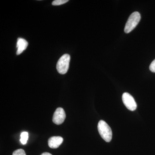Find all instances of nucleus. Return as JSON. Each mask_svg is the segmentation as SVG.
<instances>
[{"mask_svg":"<svg viewBox=\"0 0 155 155\" xmlns=\"http://www.w3.org/2000/svg\"><path fill=\"white\" fill-rule=\"evenodd\" d=\"M97 128L102 138L107 142H110L112 140L113 133L109 125L105 121L100 120L98 124Z\"/></svg>","mask_w":155,"mask_h":155,"instance_id":"obj_1","label":"nucleus"},{"mask_svg":"<svg viewBox=\"0 0 155 155\" xmlns=\"http://www.w3.org/2000/svg\"><path fill=\"white\" fill-rule=\"evenodd\" d=\"M141 19L140 14L138 12H134L130 15L125 24L124 31L125 33L131 32L138 25Z\"/></svg>","mask_w":155,"mask_h":155,"instance_id":"obj_2","label":"nucleus"},{"mask_svg":"<svg viewBox=\"0 0 155 155\" xmlns=\"http://www.w3.org/2000/svg\"><path fill=\"white\" fill-rule=\"evenodd\" d=\"M70 56L68 54H65L58 60L57 64V69L61 74H65L69 69Z\"/></svg>","mask_w":155,"mask_h":155,"instance_id":"obj_3","label":"nucleus"},{"mask_svg":"<svg viewBox=\"0 0 155 155\" xmlns=\"http://www.w3.org/2000/svg\"><path fill=\"white\" fill-rule=\"evenodd\" d=\"M122 100L124 105L128 110L131 111L135 110L137 107V105L131 95L128 93H124L122 94Z\"/></svg>","mask_w":155,"mask_h":155,"instance_id":"obj_4","label":"nucleus"},{"mask_svg":"<svg viewBox=\"0 0 155 155\" xmlns=\"http://www.w3.org/2000/svg\"><path fill=\"white\" fill-rule=\"evenodd\" d=\"M66 116L64 109L61 107L58 108L53 115V122L57 125H61L64 122Z\"/></svg>","mask_w":155,"mask_h":155,"instance_id":"obj_5","label":"nucleus"},{"mask_svg":"<svg viewBox=\"0 0 155 155\" xmlns=\"http://www.w3.org/2000/svg\"><path fill=\"white\" fill-rule=\"evenodd\" d=\"M64 139L60 136L52 137L49 139L48 141L49 147L51 148L56 149L63 143Z\"/></svg>","mask_w":155,"mask_h":155,"instance_id":"obj_6","label":"nucleus"},{"mask_svg":"<svg viewBox=\"0 0 155 155\" xmlns=\"http://www.w3.org/2000/svg\"><path fill=\"white\" fill-rule=\"evenodd\" d=\"M28 45V42L25 39L22 38H18L17 39V55L20 54L23 51H25L27 48Z\"/></svg>","mask_w":155,"mask_h":155,"instance_id":"obj_7","label":"nucleus"},{"mask_svg":"<svg viewBox=\"0 0 155 155\" xmlns=\"http://www.w3.org/2000/svg\"><path fill=\"white\" fill-rule=\"evenodd\" d=\"M21 138H20V141L22 144L24 145L27 143V140L28 139V132H22L20 135Z\"/></svg>","mask_w":155,"mask_h":155,"instance_id":"obj_8","label":"nucleus"},{"mask_svg":"<svg viewBox=\"0 0 155 155\" xmlns=\"http://www.w3.org/2000/svg\"><path fill=\"white\" fill-rule=\"evenodd\" d=\"M69 2L68 0H55L52 3V5L54 6L61 5Z\"/></svg>","mask_w":155,"mask_h":155,"instance_id":"obj_9","label":"nucleus"},{"mask_svg":"<svg viewBox=\"0 0 155 155\" xmlns=\"http://www.w3.org/2000/svg\"><path fill=\"white\" fill-rule=\"evenodd\" d=\"M13 155H26V154L24 150L20 149L14 151Z\"/></svg>","mask_w":155,"mask_h":155,"instance_id":"obj_10","label":"nucleus"},{"mask_svg":"<svg viewBox=\"0 0 155 155\" xmlns=\"http://www.w3.org/2000/svg\"><path fill=\"white\" fill-rule=\"evenodd\" d=\"M150 69L152 72H155V59L150 65Z\"/></svg>","mask_w":155,"mask_h":155,"instance_id":"obj_11","label":"nucleus"},{"mask_svg":"<svg viewBox=\"0 0 155 155\" xmlns=\"http://www.w3.org/2000/svg\"><path fill=\"white\" fill-rule=\"evenodd\" d=\"M41 155H52L50 153H43L42 154H41Z\"/></svg>","mask_w":155,"mask_h":155,"instance_id":"obj_12","label":"nucleus"}]
</instances>
